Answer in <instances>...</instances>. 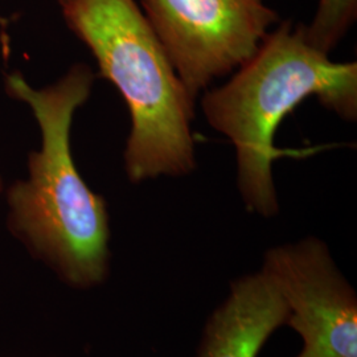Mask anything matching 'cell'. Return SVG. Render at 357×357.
<instances>
[{
	"mask_svg": "<svg viewBox=\"0 0 357 357\" xmlns=\"http://www.w3.org/2000/svg\"><path fill=\"white\" fill-rule=\"evenodd\" d=\"M93 84L84 64L40 89L20 73L6 79L10 96L31 107L41 137L28 159V178L7 193L10 228L61 281L81 290L103 283L110 268L107 204L78 172L70 147L73 116Z\"/></svg>",
	"mask_w": 357,
	"mask_h": 357,
	"instance_id": "obj_1",
	"label": "cell"
},
{
	"mask_svg": "<svg viewBox=\"0 0 357 357\" xmlns=\"http://www.w3.org/2000/svg\"><path fill=\"white\" fill-rule=\"evenodd\" d=\"M311 97L347 122H356L357 64L332 61L307 41L303 24L291 22L274 26L227 84L205 90L203 113L236 150L237 187L248 212L265 218L280 212L274 160L319 150L274 144L282 121Z\"/></svg>",
	"mask_w": 357,
	"mask_h": 357,
	"instance_id": "obj_2",
	"label": "cell"
},
{
	"mask_svg": "<svg viewBox=\"0 0 357 357\" xmlns=\"http://www.w3.org/2000/svg\"><path fill=\"white\" fill-rule=\"evenodd\" d=\"M65 23L128 105L125 169L132 183L196 168L195 101L137 0H66Z\"/></svg>",
	"mask_w": 357,
	"mask_h": 357,
	"instance_id": "obj_3",
	"label": "cell"
},
{
	"mask_svg": "<svg viewBox=\"0 0 357 357\" xmlns=\"http://www.w3.org/2000/svg\"><path fill=\"white\" fill-rule=\"evenodd\" d=\"M141 6L193 100L245 64L281 22L266 0H141Z\"/></svg>",
	"mask_w": 357,
	"mask_h": 357,
	"instance_id": "obj_4",
	"label": "cell"
},
{
	"mask_svg": "<svg viewBox=\"0 0 357 357\" xmlns=\"http://www.w3.org/2000/svg\"><path fill=\"white\" fill-rule=\"evenodd\" d=\"M261 271L287 308L303 348L296 357H357V296L315 237L266 250Z\"/></svg>",
	"mask_w": 357,
	"mask_h": 357,
	"instance_id": "obj_5",
	"label": "cell"
},
{
	"mask_svg": "<svg viewBox=\"0 0 357 357\" xmlns=\"http://www.w3.org/2000/svg\"><path fill=\"white\" fill-rule=\"evenodd\" d=\"M286 319V305L268 277L261 270L245 274L206 320L196 357H258Z\"/></svg>",
	"mask_w": 357,
	"mask_h": 357,
	"instance_id": "obj_6",
	"label": "cell"
},
{
	"mask_svg": "<svg viewBox=\"0 0 357 357\" xmlns=\"http://www.w3.org/2000/svg\"><path fill=\"white\" fill-rule=\"evenodd\" d=\"M357 17V0H319L317 13L305 26L307 41L326 54L337 47Z\"/></svg>",
	"mask_w": 357,
	"mask_h": 357,
	"instance_id": "obj_7",
	"label": "cell"
},
{
	"mask_svg": "<svg viewBox=\"0 0 357 357\" xmlns=\"http://www.w3.org/2000/svg\"><path fill=\"white\" fill-rule=\"evenodd\" d=\"M3 190V178H1V175H0V192Z\"/></svg>",
	"mask_w": 357,
	"mask_h": 357,
	"instance_id": "obj_8",
	"label": "cell"
},
{
	"mask_svg": "<svg viewBox=\"0 0 357 357\" xmlns=\"http://www.w3.org/2000/svg\"><path fill=\"white\" fill-rule=\"evenodd\" d=\"M57 1H59V4H60V6H61V4H64L65 1H66V0H57Z\"/></svg>",
	"mask_w": 357,
	"mask_h": 357,
	"instance_id": "obj_9",
	"label": "cell"
}]
</instances>
